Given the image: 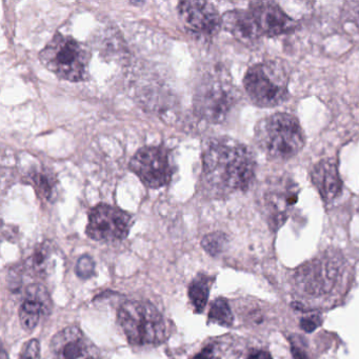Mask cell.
<instances>
[{
    "label": "cell",
    "mask_w": 359,
    "mask_h": 359,
    "mask_svg": "<svg viewBox=\"0 0 359 359\" xmlns=\"http://www.w3.org/2000/svg\"><path fill=\"white\" fill-rule=\"evenodd\" d=\"M243 87L251 102L262 108H274L289 95V74L279 60L254 65L245 73Z\"/></svg>",
    "instance_id": "5"
},
{
    "label": "cell",
    "mask_w": 359,
    "mask_h": 359,
    "mask_svg": "<svg viewBox=\"0 0 359 359\" xmlns=\"http://www.w3.org/2000/svg\"><path fill=\"white\" fill-rule=\"evenodd\" d=\"M298 193V186L292 178L281 176L269 182L262 195V205L273 229L279 228L287 220L290 210L297 203Z\"/></svg>",
    "instance_id": "10"
},
{
    "label": "cell",
    "mask_w": 359,
    "mask_h": 359,
    "mask_svg": "<svg viewBox=\"0 0 359 359\" xmlns=\"http://www.w3.org/2000/svg\"><path fill=\"white\" fill-rule=\"evenodd\" d=\"M248 359H272V356L266 351H256L253 354L250 355Z\"/></svg>",
    "instance_id": "26"
},
{
    "label": "cell",
    "mask_w": 359,
    "mask_h": 359,
    "mask_svg": "<svg viewBox=\"0 0 359 359\" xmlns=\"http://www.w3.org/2000/svg\"><path fill=\"white\" fill-rule=\"evenodd\" d=\"M222 28L243 45H254L262 36L257 22L249 10H233L224 13Z\"/></svg>",
    "instance_id": "15"
},
{
    "label": "cell",
    "mask_w": 359,
    "mask_h": 359,
    "mask_svg": "<svg viewBox=\"0 0 359 359\" xmlns=\"http://www.w3.org/2000/svg\"><path fill=\"white\" fill-rule=\"evenodd\" d=\"M209 320L222 327H231L234 321L232 311L228 302L224 298H217L211 304L209 312Z\"/></svg>",
    "instance_id": "19"
},
{
    "label": "cell",
    "mask_w": 359,
    "mask_h": 359,
    "mask_svg": "<svg viewBox=\"0 0 359 359\" xmlns=\"http://www.w3.org/2000/svg\"><path fill=\"white\" fill-rule=\"evenodd\" d=\"M228 241V236L224 233L214 232L203 237L201 247L210 255L217 256L226 250Z\"/></svg>",
    "instance_id": "21"
},
{
    "label": "cell",
    "mask_w": 359,
    "mask_h": 359,
    "mask_svg": "<svg viewBox=\"0 0 359 359\" xmlns=\"http://www.w3.org/2000/svg\"><path fill=\"white\" fill-rule=\"evenodd\" d=\"M311 180L321 198L327 203L337 198L341 193L342 182L334 159L318 161L311 171Z\"/></svg>",
    "instance_id": "16"
},
{
    "label": "cell",
    "mask_w": 359,
    "mask_h": 359,
    "mask_svg": "<svg viewBox=\"0 0 359 359\" xmlns=\"http://www.w3.org/2000/svg\"><path fill=\"white\" fill-rule=\"evenodd\" d=\"M130 169L149 188L158 189L169 184L173 173L169 151L163 147H144L130 163Z\"/></svg>",
    "instance_id": "9"
},
{
    "label": "cell",
    "mask_w": 359,
    "mask_h": 359,
    "mask_svg": "<svg viewBox=\"0 0 359 359\" xmlns=\"http://www.w3.org/2000/svg\"><path fill=\"white\" fill-rule=\"evenodd\" d=\"M117 321L128 341L136 346H154L168 337L163 315L153 304L140 300L125 302L117 312Z\"/></svg>",
    "instance_id": "3"
},
{
    "label": "cell",
    "mask_w": 359,
    "mask_h": 359,
    "mask_svg": "<svg viewBox=\"0 0 359 359\" xmlns=\"http://www.w3.org/2000/svg\"><path fill=\"white\" fill-rule=\"evenodd\" d=\"M50 348L53 359H100L95 344L75 325L58 332Z\"/></svg>",
    "instance_id": "11"
},
{
    "label": "cell",
    "mask_w": 359,
    "mask_h": 359,
    "mask_svg": "<svg viewBox=\"0 0 359 359\" xmlns=\"http://www.w3.org/2000/svg\"><path fill=\"white\" fill-rule=\"evenodd\" d=\"M192 359H217V346L214 342L207 344Z\"/></svg>",
    "instance_id": "24"
},
{
    "label": "cell",
    "mask_w": 359,
    "mask_h": 359,
    "mask_svg": "<svg viewBox=\"0 0 359 359\" xmlns=\"http://www.w3.org/2000/svg\"><path fill=\"white\" fill-rule=\"evenodd\" d=\"M255 171L253 153L231 138L211 140L203 152V178L217 194L245 192L253 182Z\"/></svg>",
    "instance_id": "1"
},
{
    "label": "cell",
    "mask_w": 359,
    "mask_h": 359,
    "mask_svg": "<svg viewBox=\"0 0 359 359\" xmlns=\"http://www.w3.org/2000/svg\"><path fill=\"white\" fill-rule=\"evenodd\" d=\"M320 325V319L316 315H312V316L304 317L300 321V327L304 331L311 333L314 331L318 325Z\"/></svg>",
    "instance_id": "25"
},
{
    "label": "cell",
    "mask_w": 359,
    "mask_h": 359,
    "mask_svg": "<svg viewBox=\"0 0 359 359\" xmlns=\"http://www.w3.org/2000/svg\"><path fill=\"white\" fill-rule=\"evenodd\" d=\"M341 270L339 256L323 254L300 266L294 274V283L298 291L306 295H323L333 289Z\"/></svg>",
    "instance_id": "6"
},
{
    "label": "cell",
    "mask_w": 359,
    "mask_h": 359,
    "mask_svg": "<svg viewBox=\"0 0 359 359\" xmlns=\"http://www.w3.org/2000/svg\"><path fill=\"white\" fill-rule=\"evenodd\" d=\"M90 58V50L83 43L60 33L39 53V60L48 70L71 83L87 79Z\"/></svg>",
    "instance_id": "4"
},
{
    "label": "cell",
    "mask_w": 359,
    "mask_h": 359,
    "mask_svg": "<svg viewBox=\"0 0 359 359\" xmlns=\"http://www.w3.org/2000/svg\"><path fill=\"white\" fill-rule=\"evenodd\" d=\"M95 272V262L90 255H83L77 260L75 273L81 279H88L93 276Z\"/></svg>",
    "instance_id": "22"
},
{
    "label": "cell",
    "mask_w": 359,
    "mask_h": 359,
    "mask_svg": "<svg viewBox=\"0 0 359 359\" xmlns=\"http://www.w3.org/2000/svg\"><path fill=\"white\" fill-rule=\"evenodd\" d=\"M41 344L37 339H31L27 342L20 352V359H39Z\"/></svg>",
    "instance_id": "23"
},
{
    "label": "cell",
    "mask_w": 359,
    "mask_h": 359,
    "mask_svg": "<svg viewBox=\"0 0 359 359\" xmlns=\"http://www.w3.org/2000/svg\"><path fill=\"white\" fill-rule=\"evenodd\" d=\"M25 266L32 276L43 278L49 275L51 266H54V248L52 243L46 241L37 247L25 262Z\"/></svg>",
    "instance_id": "17"
},
{
    "label": "cell",
    "mask_w": 359,
    "mask_h": 359,
    "mask_svg": "<svg viewBox=\"0 0 359 359\" xmlns=\"http://www.w3.org/2000/svg\"><path fill=\"white\" fill-rule=\"evenodd\" d=\"M177 10L184 27L196 34L214 36L222 28V16L207 1H182Z\"/></svg>",
    "instance_id": "12"
},
{
    "label": "cell",
    "mask_w": 359,
    "mask_h": 359,
    "mask_svg": "<svg viewBox=\"0 0 359 359\" xmlns=\"http://www.w3.org/2000/svg\"><path fill=\"white\" fill-rule=\"evenodd\" d=\"M236 102V94L228 83L220 81L201 83L195 91L194 110L196 114L212 123H220L226 118Z\"/></svg>",
    "instance_id": "7"
},
{
    "label": "cell",
    "mask_w": 359,
    "mask_h": 359,
    "mask_svg": "<svg viewBox=\"0 0 359 359\" xmlns=\"http://www.w3.org/2000/svg\"><path fill=\"white\" fill-rule=\"evenodd\" d=\"M211 285V277L207 275L199 274L196 278L193 279L189 287V298L194 306L195 312L201 313L205 310L209 299Z\"/></svg>",
    "instance_id": "18"
},
{
    "label": "cell",
    "mask_w": 359,
    "mask_h": 359,
    "mask_svg": "<svg viewBox=\"0 0 359 359\" xmlns=\"http://www.w3.org/2000/svg\"><path fill=\"white\" fill-rule=\"evenodd\" d=\"M254 137L258 148L276 161L293 158L306 142L299 121L287 113H275L258 121Z\"/></svg>",
    "instance_id": "2"
},
{
    "label": "cell",
    "mask_w": 359,
    "mask_h": 359,
    "mask_svg": "<svg viewBox=\"0 0 359 359\" xmlns=\"http://www.w3.org/2000/svg\"><path fill=\"white\" fill-rule=\"evenodd\" d=\"M131 215L119 208L100 203L91 210L88 236L100 243H116L127 238L132 226Z\"/></svg>",
    "instance_id": "8"
},
{
    "label": "cell",
    "mask_w": 359,
    "mask_h": 359,
    "mask_svg": "<svg viewBox=\"0 0 359 359\" xmlns=\"http://www.w3.org/2000/svg\"><path fill=\"white\" fill-rule=\"evenodd\" d=\"M52 300L49 292L41 283H32L26 287L25 298L20 308V320L27 331H33L41 319L49 316Z\"/></svg>",
    "instance_id": "14"
},
{
    "label": "cell",
    "mask_w": 359,
    "mask_h": 359,
    "mask_svg": "<svg viewBox=\"0 0 359 359\" xmlns=\"http://www.w3.org/2000/svg\"><path fill=\"white\" fill-rule=\"evenodd\" d=\"M249 11L255 18L262 35L279 36L293 32L298 24L287 16L276 4L270 1H256L250 5Z\"/></svg>",
    "instance_id": "13"
},
{
    "label": "cell",
    "mask_w": 359,
    "mask_h": 359,
    "mask_svg": "<svg viewBox=\"0 0 359 359\" xmlns=\"http://www.w3.org/2000/svg\"><path fill=\"white\" fill-rule=\"evenodd\" d=\"M30 178L32 180L33 184L36 188L37 192L43 197V198L51 201L54 195V191L56 189V180L52 173L48 171H33L30 174Z\"/></svg>",
    "instance_id": "20"
}]
</instances>
